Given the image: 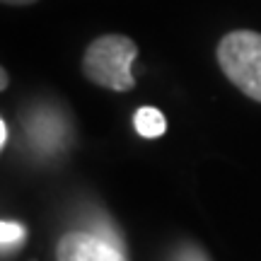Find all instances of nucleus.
<instances>
[{
  "instance_id": "obj_1",
  "label": "nucleus",
  "mask_w": 261,
  "mask_h": 261,
  "mask_svg": "<svg viewBox=\"0 0 261 261\" xmlns=\"http://www.w3.org/2000/svg\"><path fill=\"white\" fill-rule=\"evenodd\" d=\"M138 56V44L123 34H107L94 39L83 58V73L99 87L128 92L136 87L130 65Z\"/></svg>"
},
{
  "instance_id": "obj_2",
  "label": "nucleus",
  "mask_w": 261,
  "mask_h": 261,
  "mask_svg": "<svg viewBox=\"0 0 261 261\" xmlns=\"http://www.w3.org/2000/svg\"><path fill=\"white\" fill-rule=\"evenodd\" d=\"M218 63L227 80L249 99L261 102V34L234 29L218 44Z\"/></svg>"
},
{
  "instance_id": "obj_3",
  "label": "nucleus",
  "mask_w": 261,
  "mask_h": 261,
  "mask_svg": "<svg viewBox=\"0 0 261 261\" xmlns=\"http://www.w3.org/2000/svg\"><path fill=\"white\" fill-rule=\"evenodd\" d=\"M56 261H128L121 247L92 232H68L56 247Z\"/></svg>"
},
{
  "instance_id": "obj_4",
  "label": "nucleus",
  "mask_w": 261,
  "mask_h": 261,
  "mask_svg": "<svg viewBox=\"0 0 261 261\" xmlns=\"http://www.w3.org/2000/svg\"><path fill=\"white\" fill-rule=\"evenodd\" d=\"M133 126L143 138H158L167 130V121L165 116L155 109V107H140L136 116H133Z\"/></svg>"
},
{
  "instance_id": "obj_5",
  "label": "nucleus",
  "mask_w": 261,
  "mask_h": 261,
  "mask_svg": "<svg viewBox=\"0 0 261 261\" xmlns=\"http://www.w3.org/2000/svg\"><path fill=\"white\" fill-rule=\"evenodd\" d=\"M24 234H27V230L19 223H12V220H3L0 223V242H3V249L17 247L24 240Z\"/></svg>"
},
{
  "instance_id": "obj_6",
  "label": "nucleus",
  "mask_w": 261,
  "mask_h": 261,
  "mask_svg": "<svg viewBox=\"0 0 261 261\" xmlns=\"http://www.w3.org/2000/svg\"><path fill=\"white\" fill-rule=\"evenodd\" d=\"M177 261H208L203 254L194 249V247H189V249H181V254L177 256Z\"/></svg>"
},
{
  "instance_id": "obj_7",
  "label": "nucleus",
  "mask_w": 261,
  "mask_h": 261,
  "mask_svg": "<svg viewBox=\"0 0 261 261\" xmlns=\"http://www.w3.org/2000/svg\"><path fill=\"white\" fill-rule=\"evenodd\" d=\"M8 143V123L0 121V145H5Z\"/></svg>"
},
{
  "instance_id": "obj_8",
  "label": "nucleus",
  "mask_w": 261,
  "mask_h": 261,
  "mask_svg": "<svg viewBox=\"0 0 261 261\" xmlns=\"http://www.w3.org/2000/svg\"><path fill=\"white\" fill-rule=\"evenodd\" d=\"M37 0H3V5H32Z\"/></svg>"
}]
</instances>
